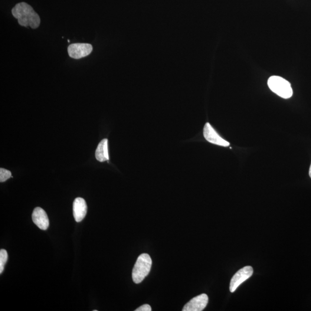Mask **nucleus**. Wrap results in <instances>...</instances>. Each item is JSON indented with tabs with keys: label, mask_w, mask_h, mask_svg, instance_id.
<instances>
[{
	"label": "nucleus",
	"mask_w": 311,
	"mask_h": 311,
	"mask_svg": "<svg viewBox=\"0 0 311 311\" xmlns=\"http://www.w3.org/2000/svg\"><path fill=\"white\" fill-rule=\"evenodd\" d=\"M14 17L18 20L20 25L32 28H37L41 24V19L32 6L22 2L16 4L12 9Z\"/></svg>",
	"instance_id": "obj_1"
},
{
	"label": "nucleus",
	"mask_w": 311,
	"mask_h": 311,
	"mask_svg": "<svg viewBox=\"0 0 311 311\" xmlns=\"http://www.w3.org/2000/svg\"><path fill=\"white\" fill-rule=\"evenodd\" d=\"M152 261L148 254L140 255L134 265L132 271V278L134 283L142 282L151 269Z\"/></svg>",
	"instance_id": "obj_2"
},
{
	"label": "nucleus",
	"mask_w": 311,
	"mask_h": 311,
	"mask_svg": "<svg viewBox=\"0 0 311 311\" xmlns=\"http://www.w3.org/2000/svg\"><path fill=\"white\" fill-rule=\"evenodd\" d=\"M268 86L271 91L276 94L277 96L284 98L289 99L292 97L293 90L289 82L283 77L273 76L268 78Z\"/></svg>",
	"instance_id": "obj_3"
},
{
	"label": "nucleus",
	"mask_w": 311,
	"mask_h": 311,
	"mask_svg": "<svg viewBox=\"0 0 311 311\" xmlns=\"http://www.w3.org/2000/svg\"><path fill=\"white\" fill-rule=\"evenodd\" d=\"M93 50V46L89 44H73L70 45L68 48L70 57L76 60L88 56Z\"/></svg>",
	"instance_id": "obj_4"
},
{
	"label": "nucleus",
	"mask_w": 311,
	"mask_h": 311,
	"mask_svg": "<svg viewBox=\"0 0 311 311\" xmlns=\"http://www.w3.org/2000/svg\"><path fill=\"white\" fill-rule=\"evenodd\" d=\"M253 267L248 266L239 270L231 279L230 286V292H234L242 283L253 276Z\"/></svg>",
	"instance_id": "obj_5"
},
{
	"label": "nucleus",
	"mask_w": 311,
	"mask_h": 311,
	"mask_svg": "<svg viewBox=\"0 0 311 311\" xmlns=\"http://www.w3.org/2000/svg\"><path fill=\"white\" fill-rule=\"evenodd\" d=\"M204 136L208 142L215 144V145L225 147L230 145V143L222 139L209 123L205 124L204 128Z\"/></svg>",
	"instance_id": "obj_6"
},
{
	"label": "nucleus",
	"mask_w": 311,
	"mask_h": 311,
	"mask_svg": "<svg viewBox=\"0 0 311 311\" xmlns=\"http://www.w3.org/2000/svg\"><path fill=\"white\" fill-rule=\"evenodd\" d=\"M209 298L207 294H202L193 298L183 307V311H202L208 303Z\"/></svg>",
	"instance_id": "obj_7"
},
{
	"label": "nucleus",
	"mask_w": 311,
	"mask_h": 311,
	"mask_svg": "<svg viewBox=\"0 0 311 311\" xmlns=\"http://www.w3.org/2000/svg\"><path fill=\"white\" fill-rule=\"evenodd\" d=\"M34 223L42 230H47L49 227V220L47 213L41 208H36L32 215Z\"/></svg>",
	"instance_id": "obj_8"
},
{
	"label": "nucleus",
	"mask_w": 311,
	"mask_h": 311,
	"mask_svg": "<svg viewBox=\"0 0 311 311\" xmlns=\"http://www.w3.org/2000/svg\"><path fill=\"white\" fill-rule=\"evenodd\" d=\"M87 205L83 198L78 197L74 199L73 204V214L75 220L81 222L86 217Z\"/></svg>",
	"instance_id": "obj_9"
},
{
	"label": "nucleus",
	"mask_w": 311,
	"mask_h": 311,
	"mask_svg": "<svg viewBox=\"0 0 311 311\" xmlns=\"http://www.w3.org/2000/svg\"><path fill=\"white\" fill-rule=\"evenodd\" d=\"M96 157L97 161L104 162L109 160V150H108V140H101L97 147Z\"/></svg>",
	"instance_id": "obj_10"
},
{
	"label": "nucleus",
	"mask_w": 311,
	"mask_h": 311,
	"mask_svg": "<svg viewBox=\"0 0 311 311\" xmlns=\"http://www.w3.org/2000/svg\"><path fill=\"white\" fill-rule=\"evenodd\" d=\"M8 253L4 249L0 250V274H2L4 269V266L8 261Z\"/></svg>",
	"instance_id": "obj_11"
},
{
	"label": "nucleus",
	"mask_w": 311,
	"mask_h": 311,
	"mask_svg": "<svg viewBox=\"0 0 311 311\" xmlns=\"http://www.w3.org/2000/svg\"><path fill=\"white\" fill-rule=\"evenodd\" d=\"M11 177L13 178L11 171L4 168H0V182H4Z\"/></svg>",
	"instance_id": "obj_12"
},
{
	"label": "nucleus",
	"mask_w": 311,
	"mask_h": 311,
	"mask_svg": "<svg viewBox=\"0 0 311 311\" xmlns=\"http://www.w3.org/2000/svg\"><path fill=\"white\" fill-rule=\"evenodd\" d=\"M136 311H151L152 309L149 304H144V305L140 307L137 309Z\"/></svg>",
	"instance_id": "obj_13"
},
{
	"label": "nucleus",
	"mask_w": 311,
	"mask_h": 311,
	"mask_svg": "<svg viewBox=\"0 0 311 311\" xmlns=\"http://www.w3.org/2000/svg\"><path fill=\"white\" fill-rule=\"evenodd\" d=\"M309 175H310V178H311V166L310 168Z\"/></svg>",
	"instance_id": "obj_14"
}]
</instances>
